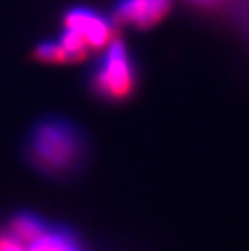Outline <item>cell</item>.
Segmentation results:
<instances>
[{"mask_svg": "<svg viewBox=\"0 0 249 251\" xmlns=\"http://www.w3.org/2000/svg\"><path fill=\"white\" fill-rule=\"evenodd\" d=\"M47 230V226L41 221L39 217L33 214H20L12 221V232L18 240H21L24 245H29L39 238L42 233Z\"/></svg>", "mask_w": 249, "mask_h": 251, "instance_id": "8992f818", "label": "cell"}, {"mask_svg": "<svg viewBox=\"0 0 249 251\" xmlns=\"http://www.w3.org/2000/svg\"><path fill=\"white\" fill-rule=\"evenodd\" d=\"M62 25L81 36L91 50H102L116 37V21L112 15L88 5H73L67 8Z\"/></svg>", "mask_w": 249, "mask_h": 251, "instance_id": "3957f363", "label": "cell"}, {"mask_svg": "<svg viewBox=\"0 0 249 251\" xmlns=\"http://www.w3.org/2000/svg\"><path fill=\"white\" fill-rule=\"evenodd\" d=\"M26 247H28V251H81L75 240L67 232L52 230L49 227L39 238H36Z\"/></svg>", "mask_w": 249, "mask_h": 251, "instance_id": "5b68a950", "label": "cell"}, {"mask_svg": "<svg viewBox=\"0 0 249 251\" xmlns=\"http://www.w3.org/2000/svg\"><path fill=\"white\" fill-rule=\"evenodd\" d=\"M34 57L38 58L39 62L63 63L62 49H60V46H58L57 39H47V41L39 42L34 49Z\"/></svg>", "mask_w": 249, "mask_h": 251, "instance_id": "52a82bcc", "label": "cell"}, {"mask_svg": "<svg viewBox=\"0 0 249 251\" xmlns=\"http://www.w3.org/2000/svg\"><path fill=\"white\" fill-rule=\"evenodd\" d=\"M0 251H28V247L12 232H0Z\"/></svg>", "mask_w": 249, "mask_h": 251, "instance_id": "9c48e42d", "label": "cell"}, {"mask_svg": "<svg viewBox=\"0 0 249 251\" xmlns=\"http://www.w3.org/2000/svg\"><path fill=\"white\" fill-rule=\"evenodd\" d=\"M188 3L194 5L196 8L209 10V12H219V10H230L235 12L248 0H186Z\"/></svg>", "mask_w": 249, "mask_h": 251, "instance_id": "ba28073f", "label": "cell"}, {"mask_svg": "<svg viewBox=\"0 0 249 251\" xmlns=\"http://www.w3.org/2000/svg\"><path fill=\"white\" fill-rule=\"evenodd\" d=\"M173 0H115L112 17L116 25L137 31H149L170 13Z\"/></svg>", "mask_w": 249, "mask_h": 251, "instance_id": "277c9868", "label": "cell"}, {"mask_svg": "<svg viewBox=\"0 0 249 251\" xmlns=\"http://www.w3.org/2000/svg\"><path fill=\"white\" fill-rule=\"evenodd\" d=\"M141 63L123 39L115 37L104 47L88 72V89L107 104H125L141 88Z\"/></svg>", "mask_w": 249, "mask_h": 251, "instance_id": "7a4b0ae2", "label": "cell"}, {"mask_svg": "<svg viewBox=\"0 0 249 251\" xmlns=\"http://www.w3.org/2000/svg\"><path fill=\"white\" fill-rule=\"evenodd\" d=\"M86 156L88 138L81 128L67 117H44L29 133L28 157L45 174L65 175L75 172Z\"/></svg>", "mask_w": 249, "mask_h": 251, "instance_id": "6da1fadb", "label": "cell"}]
</instances>
